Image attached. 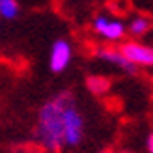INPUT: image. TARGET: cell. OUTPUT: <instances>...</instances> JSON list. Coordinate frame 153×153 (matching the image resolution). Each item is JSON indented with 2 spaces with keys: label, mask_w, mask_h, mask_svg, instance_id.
Listing matches in <instances>:
<instances>
[{
  "label": "cell",
  "mask_w": 153,
  "mask_h": 153,
  "mask_svg": "<svg viewBox=\"0 0 153 153\" xmlns=\"http://www.w3.org/2000/svg\"><path fill=\"white\" fill-rule=\"evenodd\" d=\"M75 103L76 99L71 91H60L47 99L37 112L34 127V144L54 153L62 151L65 148V118Z\"/></svg>",
  "instance_id": "obj_1"
},
{
  "label": "cell",
  "mask_w": 153,
  "mask_h": 153,
  "mask_svg": "<svg viewBox=\"0 0 153 153\" xmlns=\"http://www.w3.org/2000/svg\"><path fill=\"white\" fill-rule=\"evenodd\" d=\"M120 51L134 67H153V47L138 39H131L120 45Z\"/></svg>",
  "instance_id": "obj_2"
},
{
  "label": "cell",
  "mask_w": 153,
  "mask_h": 153,
  "mask_svg": "<svg viewBox=\"0 0 153 153\" xmlns=\"http://www.w3.org/2000/svg\"><path fill=\"white\" fill-rule=\"evenodd\" d=\"M94 30L97 36L105 37L106 41H121L127 34V28L118 19H108L106 15H97L94 19Z\"/></svg>",
  "instance_id": "obj_3"
},
{
  "label": "cell",
  "mask_w": 153,
  "mask_h": 153,
  "mask_svg": "<svg viewBox=\"0 0 153 153\" xmlns=\"http://www.w3.org/2000/svg\"><path fill=\"white\" fill-rule=\"evenodd\" d=\"M73 58V47L67 39H56L51 47L49 54V67L52 73H62L71 64Z\"/></svg>",
  "instance_id": "obj_4"
},
{
  "label": "cell",
  "mask_w": 153,
  "mask_h": 153,
  "mask_svg": "<svg viewBox=\"0 0 153 153\" xmlns=\"http://www.w3.org/2000/svg\"><path fill=\"white\" fill-rule=\"evenodd\" d=\"M95 56H97L99 60H103V62H106V64H110V65H114V67H118V69H121L123 73L134 75L136 69H138V67H134V65L123 56V52L120 51V47H99V49L95 51Z\"/></svg>",
  "instance_id": "obj_5"
},
{
  "label": "cell",
  "mask_w": 153,
  "mask_h": 153,
  "mask_svg": "<svg viewBox=\"0 0 153 153\" xmlns=\"http://www.w3.org/2000/svg\"><path fill=\"white\" fill-rule=\"evenodd\" d=\"M86 88L90 90L91 95L95 97H103L110 91L112 88V80L105 75H90L86 79Z\"/></svg>",
  "instance_id": "obj_6"
},
{
  "label": "cell",
  "mask_w": 153,
  "mask_h": 153,
  "mask_svg": "<svg viewBox=\"0 0 153 153\" xmlns=\"http://www.w3.org/2000/svg\"><path fill=\"white\" fill-rule=\"evenodd\" d=\"M151 28H153L151 19H148L146 15H136L127 25V34H131L133 37H142V36H146Z\"/></svg>",
  "instance_id": "obj_7"
},
{
  "label": "cell",
  "mask_w": 153,
  "mask_h": 153,
  "mask_svg": "<svg viewBox=\"0 0 153 153\" xmlns=\"http://www.w3.org/2000/svg\"><path fill=\"white\" fill-rule=\"evenodd\" d=\"M21 7L17 0H0V19L11 21L19 15Z\"/></svg>",
  "instance_id": "obj_8"
},
{
  "label": "cell",
  "mask_w": 153,
  "mask_h": 153,
  "mask_svg": "<svg viewBox=\"0 0 153 153\" xmlns=\"http://www.w3.org/2000/svg\"><path fill=\"white\" fill-rule=\"evenodd\" d=\"M13 153H54V151H49V149H45L41 146H37V144H28V146L17 148Z\"/></svg>",
  "instance_id": "obj_9"
},
{
  "label": "cell",
  "mask_w": 153,
  "mask_h": 153,
  "mask_svg": "<svg viewBox=\"0 0 153 153\" xmlns=\"http://www.w3.org/2000/svg\"><path fill=\"white\" fill-rule=\"evenodd\" d=\"M148 151H149V153H153V133L148 136Z\"/></svg>",
  "instance_id": "obj_10"
},
{
  "label": "cell",
  "mask_w": 153,
  "mask_h": 153,
  "mask_svg": "<svg viewBox=\"0 0 153 153\" xmlns=\"http://www.w3.org/2000/svg\"><path fill=\"white\" fill-rule=\"evenodd\" d=\"M99 153H118V151H114V149H103V151H99Z\"/></svg>",
  "instance_id": "obj_11"
}]
</instances>
